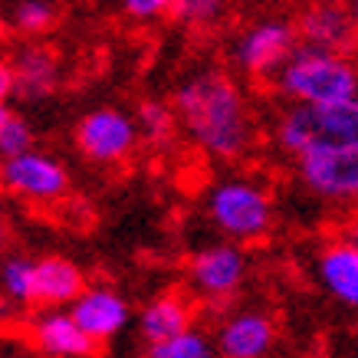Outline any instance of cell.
<instances>
[{
	"label": "cell",
	"instance_id": "obj_1",
	"mask_svg": "<svg viewBox=\"0 0 358 358\" xmlns=\"http://www.w3.org/2000/svg\"><path fill=\"white\" fill-rule=\"evenodd\" d=\"M174 119L185 135L210 158H240L250 152L257 125L237 79L224 69H197L174 89Z\"/></svg>",
	"mask_w": 358,
	"mask_h": 358
},
{
	"label": "cell",
	"instance_id": "obj_2",
	"mask_svg": "<svg viewBox=\"0 0 358 358\" xmlns=\"http://www.w3.org/2000/svg\"><path fill=\"white\" fill-rule=\"evenodd\" d=\"M273 83H276V92H282L293 106H342V102H355L358 59L299 43Z\"/></svg>",
	"mask_w": 358,
	"mask_h": 358
},
{
	"label": "cell",
	"instance_id": "obj_3",
	"mask_svg": "<svg viewBox=\"0 0 358 358\" xmlns=\"http://www.w3.org/2000/svg\"><path fill=\"white\" fill-rule=\"evenodd\" d=\"M276 145L296 158L358 148V99L342 106H286L276 119Z\"/></svg>",
	"mask_w": 358,
	"mask_h": 358
},
{
	"label": "cell",
	"instance_id": "obj_4",
	"mask_svg": "<svg viewBox=\"0 0 358 358\" xmlns=\"http://www.w3.org/2000/svg\"><path fill=\"white\" fill-rule=\"evenodd\" d=\"M207 217L220 234H227L230 243H250L270 230L273 201L257 181L227 178L207 191Z\"/></svg>",
	"mask_w": 358,
	"mask_h": 358
},
{
	"label": "cell",
	"instance_id": "obj_5",
	"mask_svg": "<svg viewBox=\"0 0 358 358\" xmlns=\"http://www.w3.org/2000/svg\"><path fill=\"white\" fill-rule=\"evenodd\" d=\"M299 33L296 20L286 17H260L237 36L234 43V59L253 79H276L286 59L296 53Z\"/></svg>",
	"mask_w": 358,
	"mask_h": 358
},
{
	"label": "cell",
	"instance_id": "obj_6",
	"mask_svg": "<svg viewBox=\"0 0 358 358\" xmlns=\"http://www.w3.org/2000/svg\"><path fill=\"white\" fill-rule=\"evenodd\" d=\"M138 125L135 115H125L122 109H92L76 125V145L86 158L102 164L125 162L138 145Z\"/></svg>",
	"mask_w": 358,
	"mask_h": 358
},
{
	"label": "cell",
	"instance_id": "obj_7",
	"mask_svg": "<svg viewBox=\"0 0 358 358\" xmlns=\"http://www.w3.org/2000/svg\"><path fill=\"white\" fill-rule=\"evenodd\" d=\"M0 185L13 197L50 204V201H59L69 191V174H66L63 162H56L53 155L30 148L27 155L0 162Z\"/></svg>",
	"mask_w": 358,
	"mask_h": 358
},
{
	"label": "cell",
	"instance_id": "obj_8",
	"mask_svg": "<svg viewBox=\"0 0 358 358\" xmlns=\"http://www.w3.org/2000/svg\"><path fill=\"white\" fill-rule=\"evenodd\" d=\"M299 43L313 50H326L338 56L358 53V27L352 17V7L342 3H313L296 17Z\"/></svg>",
	"mask_w": 358,
	"mask_h": 358
},
{
	"label": "cell",
	"instance_id": "obj_9",
	"mask_svg": "<svg viewBox=\"0 0 358 358\" xmlns=\"http://www.w3.org/2000/svg\"><path fill=\"white\" fill-rule=\"evenodd\" d=\"M303 185L329 201H358V148L313 152L299 158Z\"/></svg>",
	"mask_w": 358,
	"mask_h": 358
},
{
	"label": "cell",
	"instance_id": "obj_10",
	"mask_svg": "<svg viewBox=\"0 0 358 358\" xmlns=\"http://www.w3.org/2000/svg\"><path fill=\"white\" fill-rule=\"evenodd\" d=\"M191 282L197 286V293L207 299H227L230 293H237L243 276H247V253L237 243H214V247L197 250L191 257Z\"/></svg>",
	"mask_w": 358,
	"mask_h": 358
},
{
	"label": "cell",
	"instance_id": "obj_11",
	"mask_svg": "<svg viewBox=\"0 0 358 358\" xmlns=\"http://www.w3.org/2000/svg\"><path fill=\"white\" fill-rule=\"evenodd\" d=\"M69 315L76 319L83 336L96 345V342L119 336L129 326V303L109 286H86L76 296V303L69 306Z\"/></svg>",
	"mask_w": 358,
	"mask_h": 358
},
{
	"label": "cell",
	"instance_id": "obj_12",
	"mask_svg": "<svg viewBox=\"0 0 358 358\" xmlns=\"http://www.w3.org/2000/svg\"><path fill=\"white\" fill-rule=\"evenodd\" d=\"M276 342V326L266 313H237L217 329V358H266Z\"/></svg>",
	"mask_w": 358,
	"mask_h": 358
},
{
	"label": "cell",
	"instance_id": "obj_13",
	"mask_svg": "<svg viewBox=\"0 0 358 358\" xmlns=\"http://www.w3.org/2000/svg\"><path fill=\"white\" fill-rule=\"evenodd\" d=\"M83 289H86V276L73 260L66 257L33 260V303L46 306V309L73 306Z\"/></svg>",
	"mask_w": 358,
	"mask_h": 358
},
{
	"label": "cell",
	"instance_id": "obj_14",
	"mask_svg": "<svg viewBox=\"0 0 358 358\" xmlns=\"http://www.w3.org/2000/svg\"><path fill=\"white\" fill-rule=\"evenodd\" d=\"M33 342L40 345V352L53 358H86L92 355V342L83 336V329L76 326V319L69 315V309H46L30 322Z\"/></svg>",
	"mask_w": 358,
	"mask_h": 358
},
{
	"label": "cell",
	"instance_id": "obj_15",
	"mask_svg": "<svg viewBox=\"0 0 358 358\" xmlns=\"http://www.w3.org/2000/svg\"><path fill=\"white\" fill-rule=\"evenodd\" d=\"M13 96L23 99H46L59 86V59L46 46H23L13 56Z\"/></svg>",
	"mask_w": 358,
	"mask_h": 358
},
{
	"label": "cell",
	"instance_id": "obj_16",
	"mask_svg": "<svg viewBox=\"0 0 358 358\" xmlns=\"http://www.w3.org/2000/svg\"><path fill=\"white\" fill-rule=\"evenodd\" d=\"M187 329H194V306L181 293L158 296V299H152V303L138 313V332L145 336L148 345L181 336Z\"/></svg>",
	"mask_w": 358,
	"mask_h": 358
},
{
	"label": "cell",
	"instance_id": "obj_17",
	"mask_svg": "<svg viewBox=\"0 0 358 358\" xmlns=\"http://www.w3.org/2000/svg\"><path fill=\"white\" fill-rule=\"evenodd\" d=\"M319 280L338 303L358 309V247L348 240H332L319 253Z\"/></svg>",
	"mask_w": 358,
	"mask_h": 358
},
{
	"label": "cell",
	"instance_id": "obj_18",
	"mask_svg": "<svg viewBox=\"0 0 358 358\" xmlns=\"http://www.w3.org/2000/svg\"><path fill=\"white\" fill-rule=\"evenodd\" d=\"M135 125H138V138L152 141L158 148L171 145L174 131H178V119H174V109L162 99H145L135 112Z\"/></svg>",
	"mask_w": 358,
	"mask_h": 358
},
{
	"label": "cell",
	"instance_id": "obj_19",
	"mask_svg": "<svg viewBox=\"0 0 358 358\" xmlns=\"http://www.w3.org/2000/svg\"><path fill=\"white\" fill-rule=\"evenodd\" d=\"M148 358H217V348H214V342L204 332L187 329L181 336L148 345Z\"/></svg>",
	"mask_w": 358,
	"mask_h": 358
},
{
	"label": "cell",
	"instance_id": "obj_20",
	"mask_svg": "<svg viewBox=\"0 0 358 358\" xmlns=\"http://www.w3.org/2000/svg\"><path fill=\"white\" fill-rule=\"evenodd\" d=\"M0 286L13 303H33V260L10 257L0 270Z\"/></svg>",
	"mask_w": 358,
	"mask_h": 358
},
{
	"label": "cell",
	"instance_id": "obj_21",
	"mask_svg": "<svg viewBox=\"0 0 358 358\" xmlns=\"http://www.w3.org/2000/svg\"><path fill=\"white\" fill-rule=\"evenodd\" d=\"M13 27L23 33H43L56 23V7L46 0H23L13 7Z\"/></svg>",
	"mask_w": 358,
	"mask_h": 358
},
{
	"label": "cell",
	"instance_id": "obj_22",
	"mask_svg": "<svg viewBox=\"0 0 358 358\" xmlns=\"http://www.w3.org/2000/svg\"><path fill=\"white\" fill-rule=\"evenodd\" d=\"M33 145V129L30 122L13 112L10 119L0 125V162L7 158H17V155H27Z\"/></svg>",
	"mask_w": 358,
	"mask_h": 358
},
{
	"label": "cell",
	"instance_id": "obj_23",
	"mask_svg": "<svg viewBox=\"0 0 358 358\" xmlns=\"http://www.w3.org/2000/svg\"><path fill=\"white\" fill-rule=\"evenodd\" d=\"M171 13L185 23H210L224 13V3L220 0H174Z\"/></svg>",
	"mask_w": 358,
	"mask_h": 358
},
{
	"label": "cell",
	"instance_id": "obj_24",
	"mask_svg": "<svg viewBox=\"0 0 358 358\" xmlns=\"http://www.w3.org/2000/svg\"><path fill=\"white\" fill-rule=\"evenodd\" d=\"M122 10L129 13V17H135V20H155V17L171 10V3L168 0H125Z\"/></svg>",
	"mask_w": 358,
	"mask_h": 358
},
{
	"label": "cell",
	"instance_id": "obj_25",
	"mask_svg": "<svg viewBox=\"0 0 358 358\" xmlns=\"http://www.w3.org/2000/svg\"><path fill=\"white\" fill-rule=\"evenodd\" d=\"M10 96H13V69H10V63L0 59V125L13 115Z\"/></svg>",
	"mask_w": 358,
	"mask_h": 358
},
{
	"label": "cell",
	"instance_id": "obj_26",
	"mask_svg": "<svg viewBox=\"0 0 358 358\" xmlns=\"http://www.w3.org/2000/svg\"><path fill=\"white\" fill-rule=\"evenodd\" d=\"M342 240H348L352 247H358V224H355V227H348V234H345V237H342Z\"/></svg>",
	"mask_w": 358,
	"mask_h": 358
},
{
	"label": "cell",
	"instance_id": "obj_27",
	"mask_svg": "<svg viewBox=\"0 0 358 358\" xmlns=\"http://www.w3.org/2000/svg\"><path fill=\"white\" fill-rule=\"evenodd\" d=\"M3 240H7V227H3V220H0V247H3Z\"/></svg>",
	"mask_w": 358,
	"mask_h": 358
},
{
	"label": "cell",
	"instance_id": "obj_28",
	"mask_svg": "<svg viewBox=\"0 0 358 358\" xmlns=\"http://www.w3.org/2000/svg\"><path fill=\"white\" fill-rule=\"evenodd\" d=\"M352 17H355V27H358V3H352Z\"/></svg>",
	"mask_w": 358,
	"mask_h": 358
},
{
	"label": "cell",
	"instance_id": "obj_29",
	"mask_svg": "<svg viewBox=\"0 0 358 358\" xmlns=\"http://www.w3.org/2000/svg\"><path fill=\"white\" fill-rule=\"evenodd\" d=\"M0 315H7V303L3 299H0Z\"/></svg>",
	"mask_w": 358,
	"mask_h": 358
}]
</instances>
